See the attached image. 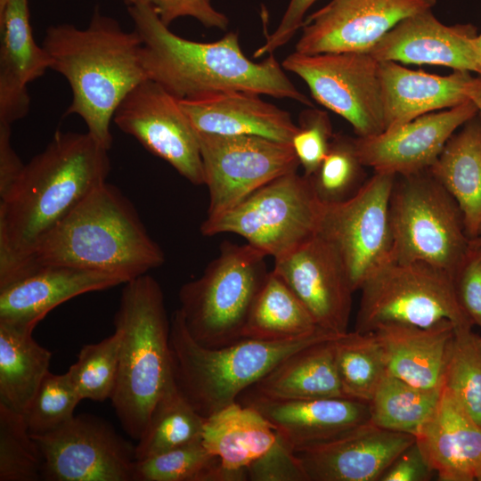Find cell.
Here are the masks:
<instances>
[{
  "mask_svg": "<svg viewBox=\"0 0 481 481\" xmlns=\"http://www.w3.org/2000/svg\"><path fill=\"white\" fill-rule=\"evenodd\" d=\"M125 281L114 274L66 265H38L0 288V322L34 330L53 308L78 295Z\"/></svg>",
  "mask_w": 481,
  "mask_h": 481,
  "instance_id": "603a6c76",
  "label": "cell"
},
{
  "mask_svg": "<svg viewBox=\"0 0 481 481\" xmlns=\"http://www.w3.org/2000/svg\"><path fill=\"white\" fill-rule=\"evenodd\" d=\"M205 418L176 387L174 379L152 409L135 445V460H143L201 438Z\"/></svg>",
  "mask_w": 481,
  "mask_h": 481,
  "instance_id": "d6a6232c",
  "label": "cell"
},
{
  "mask_svg": "<svg viewBox=\"0 0 481 481\" xmlns=\"http://www.w3.org/2000/svg\"><path fill=\"white\" fill-rule=\"evenodd\" d=\"M264 252L224 242L217 257L179 290L187 330L200 345L217 348L242 338V330L267 271Z\"/></svg>",
  "mask_w": 481,
  "mask_h": 481,
  "instance_id": "52a82bcc",
  "label": "cell"
},
{
  "mask_svg": "<svg viewBox=\"0 0 481 481\" xmlns=\"http://www.w3.org/2000/svg\"><path fill=\"white\" fill-rule=\"evenodd\" d=\"M477 480L481 481V473H480L479 476L477 477Z\"/></svg>",
  "mask_w": 481,
  "mask_h": 481,
  "instance_id": "f5cc1de1",
  "label": "cell"
},
{
  "mask_svg": "<svg viewBox=\"0 0 481 481\" xmlns=\"http://www.w3.org/2000/svg\"><path fill=\"white\" fill-rule=\"evenodd\" d=\"M389 224L397 262H425L452 275L469 247L459 204L429 169L395 176Z\"/></svg>",
  "mask_w": 481,
  "mask_h": 481,
  "instance_id": "ba28073f",
  "label": "cell"
},
{
  "mask_svg": "<svg viewBox=\"0 0 481 481\" xmlns=\"http://www.w3.org/2000/svg\"><path fill=\"white\" fill-rule=\"evenodd\" d=\"M320 329L300 299L272 270L253 302L242 338L286 340Z\"/></svg>",
  "mask_w": 481,
  "mask_h": 481,
  "instance_id": "1f68e13d",
  "label": "cell"
},
{
  "mask_svg": "<svg viewBox=\"0 0 481 481\" xmlns=\"http://www.w3.org/2000/svg\"><path fill=\"white\" fill-rule=\"evenodd\" d=\"M119 348L117 331L81 347L77 362L67 371L81 400L102 402L111 398L118 374Z\"/></svg>",
  "mask_w": 481,
  "mask_h": 481,
  "instance_id": "f35d334b",
  "label": "cell"
},
{
  "mask_svg": "<svg viewBox=\"0 0 481 481\" xmlns=\"http://www.w3.org/2000/svg\"><path fill=\"white\" fill-rule=\"evenodd\" d=\"M337 336L320 329L291 339L242 338L222 347L209 348L192 338L177 309L170 320L173 379L196 412L208 418L237 402L245 390L291 354Z\"/></svg>",
  "mask_w": 481,
  "mask_h": 481,
  "instance_id": "8992f818",
  "label": "cell"
},
{
  "mask_svg": "<svg viewBox=\"0 0 481 481\" xmlns=\"http://www.w3.org/2000/svg\"><path fill=\"white\" fill-rule=\"evenodd\" d=\"M161 248L151 238L130 200L103 183L81 200L37 245L38 265L102 272L125 282L160 266Z\"/></svg>",
  "mask_w": 481,
  "mask_h": 481,
  "instance_id": "277c9868",
  "label": "cell"
},
{
  "mask_svg": "<svg viewBox=\"0 0 481 481\" xmlns=\"http://www.w3.org/2000/svg\"><path fill=\"white\" fill-rule=\"evenodd\" d=\"M42 45L50 57V69L70 86L72 101L65 115L80 117L87 133L109 151L118 106L147 79L138 34L125 30L96 7L85 29L69 23L48 27Z\"/></svg>",
  "mask_w": 481,
  "mask_h": 481,
  "instance_id": "3957f363",
  "label": "cell"
},
{
  "mask_svg": "<svg viewBox=\"0 0 481 481\" xmlns=\"http://www.w3.org/2000/svg\"><path fill=\"white\" fill-rule=\"evenodd\" d=\"M415 440L414 435L384 429L369 421L294 452L307 481H379Z\"/></svg>",
  "mask_w": 481,
  "mask_h": 481,
  "instance_id": "ffe728a7",
  "label": "cell"
},
{
  "mask_svg": "<svg viewBox=\"0 0 481 481\" xmlns=\"http://www.w3.org/2000/svg\"><path fill=\"white\" fill-rule=\"evenodd\" d=\"M379 63L368 52L295 51L281 66L305 81L317 102L345 118L357 137H367L385 130Z\"/></svg>",
  "mask_w": 481,
  "mask_h": 481,
  "instance_id": "8fae6325",
  "label": "cell"
},
{
  "mask_svg": "<svg viewBox=\"0 0 481 481\" xmlns=\"http://www.w3.org/2000/svg\"><path fill=\"white\" fill-rule=\"evenodd\" d=\"M480 338H481V336H480Z\"/></svg>",
  "mask_w": 481,
  "mask_h": 481,
  "instance_id": "db71d44e",
  "label": "cell"
},
{
  "mask_svg": "<svg viewBox=\"0 0 481 481\" xmlns=\"http://www.w3.org/2000/svg\"><path fill=\"white\" fill-rule=\"evenodd\" d=\"M32 437L43 457V480L133 481L135 446L97 417L75 416L59 429Z\"/></svg>",
  "mask_w": 481,
  "mask_h": 481,
  "instance_id": "9a60e30c",
  "label": "cell"
},
{
  "mask_svg": "<svg viewBox=\"0 0 481 481\" xmlns=\"http://www.w3.org/2000/svg\"><path fill=\"white\" fill-rule=\"evenodd\" d=\"M477 48L478 53V74L481 76V34L477 37Z\"/></svg>",
  "mask_w": 481,
  "mask_h": 481,
  "instance_id": "c3c4849f",
  "label": "cell"
},
{
  "mask_svg": "<svg viewBox=\"0 0 481 481\" xmlns=\"http://www.w3.org/2000/svg\"><path fill=\"white\" fill-rule=\"evenodd\" d=\"M7 1L8 0H0V8L3 7Z\"/></svg>",
  "mask_w": 481,
  "mask_h": 481,
  "instance_id": "816d5d0a",
  "label": "cell"
},
{
  "mask_svg": "<svg viewBox=\"0 0 481 481\" xmlns=\"http://www.w3.org/2000/svg\"><path fill=\"white\" fill-rule=\"evenodd\" d=\"M126 5L144 3L153 8L162 23L167 27L181 17H192L206 28L225 30L229 20L216 10L211 0H118Z\"/></svg>",
  "mask_w": 481,
  "mask_h": 481,
  "instance_id": "ee69618b",
  "label": "cell"
},
{
  "mask_svg": "<svg viewBox=\"0 0 481 481\" xmlns=\"http://www.w3.org/2000/svg\"><path fill=\"white\" fill-rule=\"evenodd\" d=\"M452 278L461 310L481 328V245L469 244Z\"/></svg>",
  "mask_w": 481,
  "mask_h": 481,
  "instance_id": "7bdbcfd3",
  "label": "cell"
},
{
  "mask_svg": "<svg viewBox=\"0 0 481 481\" xmlns=\"http://www.w3.org/2000/svg\"><path fill=\"white\" fill-rule=\"evenodd\" d=\"M454 324L428 328L388 325L372 331L385 352L387 372L418 387L442 389Z\"/></svg>",
  "mask_w": 481,
  "mask_h": 481,
  "instance_id": "83f0119b",
  "label": "cell"
},
{
  "mask_svg": "<svg viewBox=\"0 0 481 481\" xmlns=\"http://www.w3.org/2000/svg\"><path fill=\"white\" fill-rule=\"evenodd\" d=\"M477 114L474 101L428 113L378 135L355 138L356 152L363 165L374 173L420 172L430 168L457 128Z\"/></svg>",
  "mask_w": 481,
  "mask_h": 481,
  "instance_id": "d6986e66",
  "label": "cell"
},
{
  "mask_svg": "<svg viewBox=\"0 0 481 481\" xmlns=\"http://www.w3.org/2000/svg\"><path fill=\"white\" fill-rule=\"evenodd\" d=\"M477 28L447 26L427 10L392 28L368 53L378 61L441 65L478 72Z\"/></svg>",
  "mask_w": 481,
  "mask_h": 481,
  "instance_id": "44dd1931",
  "label": "cell"
},
{
  "mask_svg": "<svg viewBox=\"0 0 481 481\" xmlns=\"http://www.w3.org/2000/svg\"><path fill=\"white\" fill-rule=\"evenodd\" d=\"M113 122L194 185L204 184L200 143L179 100L149 78L118 106Z\"/></svg>",
  "mask_w": 481,
  "mask_h": 481,
  "instance_id": "2e32d148",
  "label": "cell"
},
{
  "mask_svg": "<svg viewBox=\"0 0 481 481\" xmlns=\"http://www.w3.org/2000/svg\"><path fill=\"white\" fill-rule=\"evenodd\" d=\"M470 245H481V226L475 238L469 240Z\"/></svg>",
  "mask_w": 481,
  "mask_h": 481,
  "instance_id": "681fc988",
  "label": "cell"
},
{
  "mask_svg": "<svg viewBox=\"0 0 481 481\" xmlns=\"http://www.w3.org/2000/svg\"><path fill=\"white\" fill-rule=\"evenodd\" d=\"M261 94L224 91L179 100L196 132L251 135L289 143L298 129L289 112L265 102Z\"/></svg>",
  "mask_w": 481,
  "mask_h": 481,
  "instance_id": "d4e9b609",
  "label": "cell"
},
{
  "mask_svg": "<svg viewBox=\"0 0 481 481\" xmlns=\"http://www.w3.org/2000/svg\"><path fill=\"white\" fill-rule=\"evenodd\" d=\"M333 135L326 111L311 107L301 112L298 129L291 140V145L306 176L310 177L319 167L328 152Z\"/></svg>",
  "mask_w": 481,
  "mask_h": 481,
  "instance_id": "b9f144b4",
  "label": "cell"
},
{
  "mask_svg": "<svg viewBox=\"0 0 481 481\" xmlns=\"http://www.w3.org/2000/svg\"><path fill=\"white\" fill-rule=\"evenodd\" d=\"M335 360L346 397L369 403L387 372L384 348L375 332L347 331L334 340Z\"/></svg>",
  "mask_w": 481,
  "mask_h": 481,
  "instance_id": "e575fe53",
  "label": "cell"
},
{
  "mask_svg": "<svg viewBox=\"0 0 481 481\" xmlns=\"http://www.w3.org/2000/svg\"><path fill=\"white\" fill-rule=\"evenodd\" d=\"M209 194L207 218L228 211L300 166L291 143L251 135L196 132Z\"/></svg>",
  "mask_w": 481,
  "mask_h": 481,
  "instance_id": "5bb4252c",
  "label": "cell"
},
{
  "mask_svg": "<svg viewBox=\"0 0 481 481\" xmlns=\"http://www.w3.org/2000/svg\"><path fill=\"white\" fill-rule=\"evenodd\" d=\"M273 271L321 329L336 335L348 331L354 290L342 260L326 240L316 233L274 258Z\"/></svg>",
  "mask_w": 481,
  "mask_h": 481,
  "instance_id": "ac0fdd59",
  "label": "cell"
},
{
  "mask_svg": "<svg viewBox=\"0 0 481 481\" xmlns=\"http://www.w3.org/2000/svg\"><path fill=\"white\" fill-rule=\"evenodd\" d=\"M126 9L142 42L141 59L147 78L176 99L245 91L314 107L273 53L261 61L249 59L238 33L228 32L214 42H196L173 33L147 4L126 5Z\"/></svg>",
  "mask_w": 481,
  "mask_h": 481,
  "instance_id": "7a4b0ae2",
  "label": "cell"
},
{
  "mask_svg": "<svg viewBox=\"0 0 481 481\" xmlns=\"http://www.w3.org/2000/svg\"><path fill=\"white\" fill-rule=\"evenodd\" d=\"M81 401L68 372L43 379L24 417L32 436L55 431L69 422Z\"/></svg>",
  "mask_w": 481,
  "mask_h": 481,
  "instance_id": "60d3db41",
  "label": "cell"
},
{
  "mask_svg": "<svg viewBox=\"0 0 481 481\" xmlns=\"http://www.w3.org/2000/svg\"><path fill=\"white\" fill-rule=\"evenodd\" d=\"M0 123L26 117L28 85L51 68V60L33 36L28 0H8L0 8Z\"/></svg>",
  "mask_w": 481,
  "mask_h": 481,
  "instance_id": "484cf974",
  "label": "cell"
},
{
  "mask_svg": "<svg viewBox=\"0 0 481 481\" xmlns=\"http://www.w3.org/2000/svg\"><path fill=\"white\" fill-rule=\"evenodd\" d=\"M201 441L233 481H307L293 448L276 428L238 401L205 418Z\"/></svg>",
  "mask_w": 481,
  "mask_h": 481,
  "instance_id": "7c38bea8",
  "label": "cell"
},
{
  "mask_svg": "<svg viewBox=\"0 0 481 481\" xmlns=\"http://www.w3.org/2000/svg\"><path fill=\"white\" fill-rule=\"evenodd\" d=\"M43 457L24 415L0 404V481L42 479Z\"/></svg>",
  "mask_w": 481,
  "mask_h": 481,
  "instance_id": "ab89813d",
  "label": "cell"
},
{
  "mask_svg": "<svg viewBox=\"0 0 481 481\" xmlns=\"http://www.w3.org/2000/svg\"><path fill=\"white\" fill-rule=\"evenodd\" d=\"M239 398L263 415L294 451L327 442L370 421L369 403L349 397L279 400L247 389Z\"/></svg>",
  "mask_w": 481,
  "mask_h": 481,
  "instance_id": "7402d4cb",
  "label": "cell"
},
{
  "mask_svg": "<svg viewBox=\"0 0 481 481\" xmlns=\"http://www.w3.org/2000/svg\"><path fill=\"white\" fill-rule=\"evenodd\" d=\"M316 1L290 0L277 29L254 52V57L260 58L264 54H272L274 51L285 45L295 36L297 31L303 27L306 12Z\"/></svg>",
  "mask_w": 481,
  "mask_h": 481,
  "instance_id": "f6af8a7d",
  "label": "cell"
},
{
  "mask_svg": "<svg viewBox=\"0 0 481 481\" xmlns=\"http://www.w3.org/2000/svg\"><path fill=\"white\" fill-rule=\"evenodd\" d=\"M133 481H233L201 438L135 460Z\"/></svg>",
  "mask_w": 481,
  "mask_h": 481,
  "instance_id": "d590c367",
  "label": "cell"
},
{
  "mask_svg": "<svg viewBox=\"0 0 481 481\" xmlns=\"http://www.w3.org/2000/svg\"><path fill=\"white\" fill-rule=\"evenodd\" d=\"M322 203L309 177L285 174L257 190L241 202L200 226L204 236L234 233L274 258L315 235Z\"/></svg>",
  "mask_w": 481,
  "mask_h": 481,
  "instance_id": "30bf717a",
  "label": "cell"
},
{
  "mask_svg": "<svg viewBox=\"0 0 481 481\" xmlns=\"http://www.w3.org/2000/svg\"><path fill=\"white\" fill-rule=\"evenodd\" d=\"M114 326L120 348L110 401L123 429L138 440L173 379L170 321L162 289L153 277L145 273L125 283Z\"/></svg>",
  "mask_w": 481,
  "mask_h": 481,
  "instance_id": "5b68a950",
  "label": "cell"
},
{
  "mask_svg": "<svg viewBox=\"0 0 481 481\" xmlns=\"http://www.w3.org/2000/svg\"><path fill=\"white\" fill-rule=\"evenodd\" d=\"M436 0H331L305 21L296 52H369L402 20Z\"/></svg>",
  "mask_w": 481,
  "mask_h": 481,
  "instance_id": "e0dca14e",
  "label": "cell"
},
{
  "mask_svg": "<svg viewBox=\"0 0 481 481\" xmlns=\"http://www.w3.org/2000/svg\"><path fill=\"white\" fill-rule=\"evenodd\" d=\"M395 176L374 173L350 199L322 205L317 234L337 251L354 292L391 257L389 199Z\"/></svg>",
  "mask_w": 481,
  "mask_h": 481,
  "instance_id": "4fadbf2b",
  "label": "cell"
},
{
  "mask_svg": "<svg viewBox=\"0 0 481 481\" xmlns=\"http://www.w3.org/2000/svg\"><path fill=\"white\" fill-rule=\"evenodd\" d=\"M415 437L439 480L472 481L481 473V425L444 388Z\"/></svg>",
  "mask_w": 481,
  "mask_h": 481,
  "instance_id": "4316f807",
  "label": "cell"
},
{
  "mask_svg": "<svg viewBox=\"0 0 481 481\" xmlns=\"http://www.w3.org/2000/svg\"><path fill=\"white\" fill-rule=\"evenodd\" d=\"M337 337L296 351L248 389L279 400L346 397L336 366Z\"/></svg>",
  "mask_w": 481,
  "mask_h": 481,
  "instance_id": "f1b7e54d",
  "label": "cell"
},
{
  "mask_svg": "<svg viewBox=\"0 0 481 481\" xmlns=\"http://www.w3.org/2000/svg\"><path fill=\"white\" fill-rule=\"evenodd\" d=\"M434 473L415 440L394 460L379 481H428Z\"/></svg>",
  "mask_w": 481,
  "mask_h": 481,
  "instance_id": "bcb514c9",
  "label": "cell"
},
{
  "mask_svg": "<svg viewBox=\"0 0 481 481\" xmlns=\"http://www.w3.org/2000/svg\"><path fill=\"white\" fill-rule=\"evenodd\" d=\"M11 137V125L0 123V198L9 192L25 166L15 152Z\"/></svg>",
  "mask_w": 481,
  "mask_h": 481,
  "instance_id": "7dc6e473",
  "label": "cell"
},
{
  "mask_svg": "<svg viewBox=\"0 0 481 481\" xmlns=\"http://www.w3.org/2000/svg\"><path fill=\"white\" fill-rule=\"evenodd\" d=\"M456 200L469 240L481 226V117L453 134L428 168Z\"/></svg>",
  "mask_w": 481,
  "mask_h": 481,
  "instance_id": "f546056e",
  "label": "cell"
},
{
  "mask_svg": "<svg viewBox=\"0 0 481 481\" xmlns=\"http://www.w3.org/2000/svg\"><path fill=\"white\" fill-rule=\"evenodd\" d=\"M442 389L418 387L387 372L369 402L370 421L416 436L435 411Z\"/></svg>",
  "mask_w": 481,
  "mask_h": 481,
  "instance_id": "836d02e7",
  "label": "cell"
},
{
  "mask_svg": "<svg viewBox=\"0 0 481 481\" xmlns=\"http://www.w3.org/2000/svg\"><path fill=\"white\" fill-rule=\"evenodd\" d=\"M32 329L0 322V404L25 415L49 372L51 352Z\"/></svg>",
  "mask_w": 481,
  "mask_h": 481,
  "instance_id": "4dcf8cb0",
  "label": "cell"
},
{
  "mask_svg": "<svg viewBox=\"0 0 481 481\" xmlns=\"http://www.w3.org/2000/svg\"><path fill=\"white\" fill-rule=\"evenodd\" d=\"M355 149V138L333 135L326 156L309 177L322 204L343 202L353 197L366 182L365 170Z\"/></svg>",
  "mask_w": 481,
  "mask_h": 481,
  "instance_id": "74e56055",
  "label": "cell"
},
{
  "mask_svg": "<svg viewBox=\"0 0 481 481\" xmlns=\"http://www.w3.org/2000/svg\"><path fill=\"white\" fill-rule=\"evenodd\" d=\"M379 76L385 130L433 110L451 109L474 101L481 94V78L464 70L438 76L412 70L395 61H379Z\"/></svg>",
  "mask_w": 481,
  "mask_h": 481,
  "instance_id": "cb8c5ba5",
  "label": "cell"
},
{
  "mask_svg": "<svg viewBox=\"0 0 481 481\" xmlns=\"http://www.w3.org/2000/svg\"><path fill=\"white\" fill-rule=\"evenodd\" d=\"M474 102L477 104L478 114L481 117V94L474 99Z\"/></svg>",
  "mask_w": 481,
  "mask_h": 481,
  "instance_id": "f907efd6",
  "label": "cell"
},
{
  "mask_svg": "<svg viewBox=\"0 0 481 481\" xmlns=\"http://www.w3.org/2000/svg\"><path fill=\"white\" fill-rule=\"evenodd\" d=\"M355 331L388 325L428 328L444 322L471 325L461 310L452 275L430 264L389 259L363 281Z\"/></svg>",
  "mask_w": 481,
  "mask_h": 481,
  "instance_id": "9c48e42d",
  "label": "cell"
},
{
  "mask_svg": "<svg viewBox=\"0 0 481 481\" xmlns=\"http://www.w3.org/2000/svg\"><path fill=\"white\" fill-rule=\"evenodd\" d=\"M443 388L481 425V338L471 325L454 328Z\"/></svg>",
  "mask_w": 481,
  "mask_h": 481,
  "instance_id": "8d00e7d4",
  "label": "cell"
},
{
  "mask_svg": "<svg viewBox=\"0 0 481 481\" xmlns=\"http://www.w3.org/2000/svg\"><path fill=\"white\" fill-rule=\"evenodd\" d=\"M110 171L108 150L89 133L57 131L0 198V288L36 267L39 242Z\"/></svg>",
  "mask_w": 481,
  "mask_h": 481,
  "instance_id": "6da1fadb",
  "label": "cell"
}]
</instances>
